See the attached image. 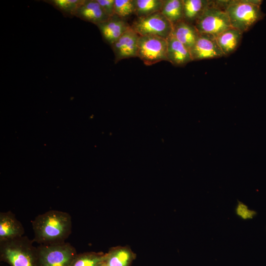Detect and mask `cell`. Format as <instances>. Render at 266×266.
Returning a JSON list of instances; mask_svg holds the SVG:
<instances>
[{
  "label": "cell",
  "mask_w": 266,
  "mask_h": 266,
  "mask_svg": "<svg viewBox=\"0 0 266 266\" xmlns=\"http://www.w3.org/2000/svg\"><path fill=\"white\" fill-rule=\"evenodd\" d=\"M135 256L128 246L114 247L104 254L102 266H130Z\"/></svg>",
  "instance_id": "14"
},
{
  "label": "cell",
  "mask_w": 266,
  "mask_h": 266,
  "mask_svg": "<svg viewBox=\"0 0 266 266\" xmlns=\"http://www.w3.org/2000/svg\"><path fill=\"white\" fill-rule=\"evenodd\" d=\"M104 255L87 253L75 257L70 266H102Z\"/></svg>",
  "instance_id": "21"
},
{
  "label": "cell",
  "mask_w": 266,
  "mask_h": 266,
  "mask_svg": "<svg viewBox=\"0 0 266 266\" xmlns=\"http://www.w3.org/2000/svg\"><path fill=\"white\" fill-rule=\"evenodd\" d=\"M211 1L208 0H183V20L194 24Z\"/></svg>",
  "instance_id": "17"
},
{
  "label": "cell",
  "mask_w": 266,
  "mask_h": 266,
  "mask_svg": "<svg viewBox=\"0 0 266 266\" xmlns=\"http://www.w3.org/2000/svg\"><path fill=\"white\" fill-rule=\"evenodd\" d=\"M75 16L96 25L110 18L97 0H85L77 9Z\"/></svg>",
  "instance_id": "13"
},
{
  "label": "cell",
  "mask_w": 266,
  "mask_h": 266,
  "mask_svg": "<svg viewBox=\"0 0 266 266\" xmlns=\"http://www.w3.org/2000/svg\"><path fill=\"white\" fill-rule=\"evenodd\" d=\"M135 10L134 0H115V15L120 18L125 19L134 14Z\"/></svg>",
  "instance_id": "22"
},
{
  "label": "cell",
  "mask_w": 266,
  "mask_h": 266,
  "mask_svg": "<svg viewBox=\"0 0 266 266\" xmlns=\"http://www.w3.org/2000/svg\"><path fill=\"white\" fill-rule=\"evenodd\" d=\"M261 0H216L227 12L232 28L243 33L249 31L265 14L261 8Z\"/></svg>",
  "instance_id": "2"
},
{
  "label": "cell",
  "mask_w": 266,
  "mask_h": 266,
  "mask_svg": "<svg viewBox=\"0 0 266 266\" xmlns=\"http://www.w3.org/2000/svg\"><path fill=\"white\" fill-rule=\"evenodd\" d=\"M60 11L65 17L72 18L85 0H43Z\"/></svg>",
  "instance_id": "19"
},
{
  "label": "cell",
  "mask_w": 266,
  "mask_h": 266,
  "mask_svg": "<svg viewBox=\"0 0 266 266\" xmlns=\"http://www.w3.org/2000/svg\"><path fill=\"white\" fill-rule=\"evenodd\" d=\"M243 33L231 27L223 31L216 37L217 42L224 56L233 53L239 46Z\"/></svg>",
  "instance_id": "16"
},
{
  "label": "cell",
  "mask_w": 266,
  "mask_h": 266,
  "mask_svg": "<svg viewBox=\"0 0 266 266\" xmlns=\"http://www.w3.org/2000/svg\"><path fill=\"white\" fill-rule=\"evenodd\" d=\"M235 213L238 217L244 220L253 219L257 213L255 210L250 209L246 204L239 200L235 208Z\"/></svg>",
  "instance_id": "23"
},
{
  "label": "cell",
  "mask_w": 266,
  "mask_h": 266,
  "mask_svg": "<svg viewBox=\"0 0 266 266\" xmlns=\"http://www.w3.org/2000/svg\"><path fill=\"white\" fill-rule=\"evenodd\" d=\"M134 14L139 18L161 12L163 0H134Z\"/></svg>",
  "instance_id": "20"
},
{
  "label": "cell",
  "mask_w": 266,
  "mask_h": 266,
  "mask_svg": "<svg viewBox=\"0 0 266 266\" xmlns=\"http://www.w3.org/2000/svg\"><path fill=\"white\" fill-rule=\"evenodd\" d=\"M32 226L33 241L39 245L63 243L71 233V218L67 212L51 210L37 216Z\"/></svg>",
  "instance_id": "1"
},
{
  "label": "cell",
  "mask_w": 266,
  "mask_h": 266,
  "mask_svg": "<svg viewBox=\"0 0 266 266\" xmlns=\"http://www.w3.org/2000/svg\"><path fill=\"white\" fill-rule=\"evenodd\" d=\"M139 36L131 26L111 45L115 56V64L123 59L137 57Z\"/></svg>",
  "instance_id": "9"
},
{
  "label": "cell",
  "mask_w": 266,
  "mask_h": 266,
  "mask_svg": "<svg viewBox=\"0 0 266 266\" xmlns=\"http://www.w3.org/2000/svg\"><path fill=\"white\" fill-rule=\"evenodd\" d=\"M166 52V39L156 35H139L137 57L146 66H151L163 61H167Z\"/></svg>",
  "instance_id": "6"
},
{
  "label": "cell",
  "mask_w": 266,
  "mask_h": 266,
  "mask_svg": "<svg viewBox=\"0 0 266 266\" xmlns=\"http://www.w3.org/2000/svg\"><path fill=\"white\" fill-rule=\"evenodd\" d=\"M105 13L109 17L115 15V0H97Z\"/></svg>",
  "instance_id": "24"
},
{
  "label": "cell",
  "mask_w": 266,
  "mask_h": 266,
  "mask_svg": "<svg viewBox=\"0 0 266 266\" xmlns=\"http://www.w3.org/2000/svg\"><path fill=\"white\" fill-rule=\"evenodd\" d=\"M132 28L140 36L156 35L167 39L171 34L173 24L161 12L137 18Z\"/></svg>",
  "instance_id": "7"
},
{
  "label": "cell",
  "mask_w": 266,
  "mask_h": 266,
  "mask_svg": "<svg viewBox=\"0 0 266 266\" xmlns=\"http://www.w3.org/2000/svg\"><path fill=\"white\" fill-rule=\"evenodd\" d=\"M22 224L11 211L0 213V243L23 236Z\"/></svg>",
  "instance_id": "11"
},
{
  "label": "cell",
  "mask_w": 266,
  "mask_h": 266,
  "mask_svg": "<svg viewBox=\"0 0 266 266\" xmlns=\"http://www.w3.org/2000/svg\"><path fill=\"white\" fill-rule=\"evenodd\" d=\"M167 61L173 66H183L193 61L190 50L172 34L166 39Z\"/></svg>",
  "instance_id": "12"
},
{
  "label": "cell",
  "mask_w": 266,
  "mask_h": 266,
  "mask_svg": "<svg viewBox=\"0 0 266 266\" xmlns=\"http://www.w3.org/2000/svg\"><path fill=\"white\" fill-rule=\"evenodd\" d=\"M172 34L190 51L200 33L194 24L182 20L173 25Z\"/></svg>",
  "instance_id": "15"
},
{
  "label": "cell",
  "mask_w": 266,
  "mask_h": 266,
  "mask_svg": "<svg viewBox=\"0 0 266 266\" xmlns=\"http://www.w3.org/2000/svg\"><path fill=\"white\" fill-rule=\"evenodd\" d=\"M194 26L200 34H207L215 37L231 27L225 10L211 1L208 7L195 22Z\"/></svg>",
  "instance_id": "4"
},
{
  "label": "cell",
  "mask_w": 266,
  "mask_h": 266,
  "mask_svg": "<svg viewBox=\"0 0 266 266\" xmlns=\"http://www.w3.org/2000/svg\"><path fill=\"white\" fill-rule=\"evenodd\" d=\"M161 12L173 25L183 20V0H163Z\"/></svg>",
  "instance_id": "18"
},
{
  "label": "cell",
  "mask_w": 266,
  "mask_h": 266,
  "mask_svg": "<svg viewBox=\"0 0 266 266\" xmlns=\"http://www.w3.org/2000/svg\"><path fill=\"white\" fill-rule=\"evenodd\" d=\"M39 266H70L76 257L70 243L40 244L36 248Z\"/></svg>",
  "instance_id": "5"
},
{
  "label": "cell",
  "mask_w": 266,
  "mask_h": 266,
  "mask_svg": "<svg viewBox=\"0 0 266 266\" xmlns=\"http://www.w3.org/2000/svg\"><path fill=\"white\" fill-rule=\"evenodd\" d=\"M33 242L27 236H23L1 242V256L12 266H35L37 252Z\"/></svg>",
  "instance_id": "3"
},
{
  "label": "cell",
  "mask_w": 266,
  "mask_h": 266,
  "mask_svg": "<svg viewBox=\"0 0 266 266\" xmlns=\"http://www.w3.org/2000/svg\"><path fill=\"white\" fill-rule=\"evenodd\" d=\"M104 41L111 45L131 27L125 19L114 15L96 25Z\"/></svg>",
  "instance_id": "10"
},
{
  "label": "cell",
  "mask_w": 266,
  "mask_h": 266,
  "mask_svg": "<svg viewBox=\"0 0 266 266\" xmlns=\"http://www.w3.org/2000/svg\"><path fill=\"white\" fill-rule=\"evenodd\" d=\"M193 61L219 58L224 57L216 37L212 35L200 34L190 50Z\"/></svg>",
  "instance_id": "8"
}]
</instances>
